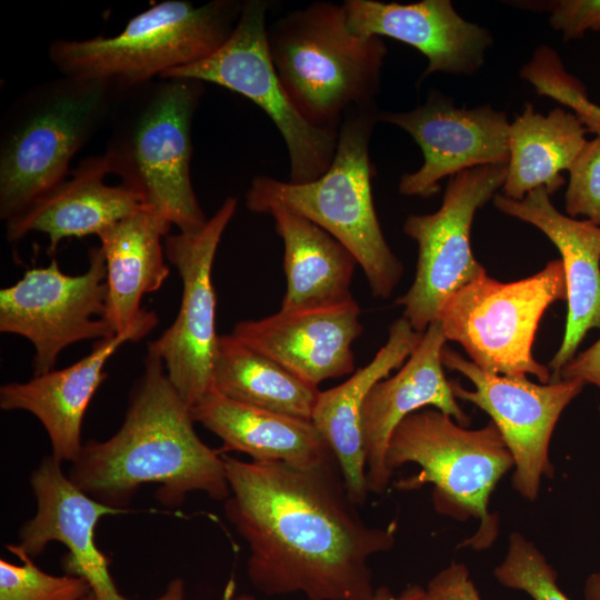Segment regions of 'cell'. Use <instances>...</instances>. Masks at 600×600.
<instances>
[{
    "label": "cell",
    "mask_w": 600,
    "mask_h": 600,
    "mask_svg": "<svg viewBox=\"0 0 600 600\" xmlns=\"http://www.w3.org/2000/svg\"><path fill=\"white\" fill-rule=\"evenodd\" d=\"M222 457L230 488L224 514L249 547L247 574L258 591L309 600L373 593L369 560L393 547L396 524L362 520L338 464L306 470Z\"/></svg>",
    "instance_id": "obj_1"
},
{
    "label": "cell",
    "mask_w": 600,
    "mask_h": 600,
    "mask_svg": "<svg viewBox=\"0 0 600 600\" xmlns=\"http://www.w3.org/2000/svg\"><path fill=\"white\" fill-rule=\"evenodd\" d=\"M193 424L162 361L147 353L123 423L109 439L86 442L68 477L116 509H128L147 483L158 484L156 498L168 508L181 506L191 492L224 501L230 488L223 457L200 439Z\"/></svg>",
    "instance_id": "obj_2"
},
{
    "label": "cell",
    "mask_w": 600,
    "mask_h": 600,
    "mask_svg": "<svg viewBox=\"0 0 600 600\" xmlns=\"http://www.w3.org/2000/svg\"><path fill=\"white\" fill-rule=\"evenodd\" d=\"M127 88L69 76L36 83L6 110L0 130V218L27 210L69 176L72 158L110 124Z\"/></svg>",
    "instance_id": "obj_3"
},
{
    "label": "cell",
    "mask_w": 600,
    "mask_h": 600,
    "mask_svg": "<svg viewBox=\"0 0 600 600\" xmlns=\"http://www.w3.org/2000/svg\"><path fill=\"white\" fill-rule=\"evenodd\" d=\"M203 93V82L182 78H157L128 89L110 121L103 152L111 173L147 209L184 233L201 230L209 220L190 173L192 121Z\"/></svg>",
    "instance_id": "obj_4"
},
{
    "label": "cell",
    "mask_w": 600,
    "mask_h": 600,
    "mask_svg": "<svg viewBox=\"0 0 600 600\" xmlns=\"http://www.w3.org/2000/svg\"><path fill=\"white\" fill-rule=\"evenodd\" d=\"M378 116L376 103L350 109L339 128L333 160L322 176L306 183L256 176L246 204L251 212L267 214L284 207L321 227L353 254L372 294L387 299L403 267L384 239L373 204L369 147Z\"/></svg>",
    "instance_id": "obj_5"
},
{
    "label": "cell",
    "mask_w": 600,
    "mask_h": 600,
    "mask_svg": "<svg viewBox=\"0 0 600 600\" xmlns=\"http://www.w3.org/2000/svg\"><path fill=\"white\" fill-rule=\"evenodd\" d=\"M268 47L288 98L313 127L339 131L350 109L376 103L387 47L353 33L342 4L288 12L268 29Z\"/></svg>",
    "instance_id": "obj_6"
},
{
    "label": "cell",
    "mask_w": 600,
    "mask_h": 600,
    "mask_svg": "<svg viewBox=\"0 0 600 600\" xmlns=\"http://www.w3.org/2000/svg\"><path fill=\"white\" fill-rule=\"evenodd\" d=\"M242 4L166 0L131 18L116 36L53 40L48 58L61 76L106 79L130 89L212 54L231 36Z\"/></svg>",
    "instance_id": "obj_7"
},
{
    "label": "cell",
    "mask_w": 600,
    "mask_h": 600,
    "mask_svg": "<svg viewBox=\"0 0 600 600\" xmlns=\"http://www.w3.org/2000/svg\"><path fill=\"white\" fill-rule=\"evenodd\" d=\"M416 463L420 471L396 483L399 490L433 486L434 509L460 521H480L477 532L461 546L483 550L496 540L498 518L489 511L497 483L513 467V458L497 426L467 429L436 408L406 417L394 429L386 454L391 473Z\"/></svg>",
    "instance_id": "obj_8"
},
{
    "label": "cell",
    "mask_w": 600,
    "mask_h": 600,
    "mask_svg": "<svg viewBox=\"0 0 600 600\" xmlns=\"http://www.w3.org/2000/svg\"><path fill=\"white\" fill-rule=\"evenodd\" d=\"M558 300H567L559 259L513 282L482 276L449 298L439 320L447 340L460 343L482 370L502 376L532 374L549 383L551 372L533 358L532 346L546 309Z\"/></svg>",
    "instance_id": "obj_9"
},
{
    "label": "cell",
    "mask_w": 600,
    "mask_h": 600,
    "mask_svg": "<svg viewBox=\"0 0 600 600\" xmlns=\"http://www.w3.org/2000/svg\"><path fill=\"white\" fill-rule=\"evenodd\" d=\"M270 2L246 0L228 40L207 58L159 78H182L224 87L250 99L273 121L289 154L290 181L306 183L330 167L339 131L310 124L288 98L271 61L266 24Z\"/></svg>",
    "instance_id": "obj_10"
},
{
    "label": "cell",
    "mask_w": 600,
    "mask_h": 600,
    "mask_svg": "<svg viewBox=\"0 0 600 600\" xmlns=\"http://www.w3.org/2000/svg\"><path fill=\"white\" fill-rule=\"evenodd\" d=\"M508 164L481 166L449 178L441 207L431 214H411L404 233L418 243L416 277L396 300L412 328L423 332L459 289L487 274L471 250L476 211L503 187Z\"/></svg>",
    "instance_id": "obj_11"
},
{
    "label": "cell",
    "mask_w": 600,
    "mask_h": 600,
    "mask_svg": "<svg viewBox=\"0 0 600 600\" xmlns=\"http://www.w3.org/2000/svg\"><path fill=\"white\" fill-rule=\"evenodd\" d=\"M89 268L78 276L49 266L33 268L0 290V331L27 338L34 347V376L53 370L63 349L117 334L106 320L107 268L100 247L90 248Z\"/></svg>",
    "instance_id": "obj_12"
},
{
    "label": "cell",
    "mask_w": 600,
    "mask_h": 600,
    "mask_svg": "<svg viewBox=\"0 0 600 600\" xmlns=\"http://www.w3.org/2000/svg\"><path fill=\"white\" fill-rule=\"evenodd\" d=\"M237 206V198L229 197L201 230L164 238V253L182 281L181 304L173 323L148 343V353L162 361L170 382L189 408L211 390L219 340L212 267Z\"/></svg>",
    "instance_id": "obj_13"
},
{
    "label": "cell",
    "mask_w": 600,
    "mask_h": 600,
    "mask_svg": "<svg viewBox=\"0 0 600 600\" xmlns=\"http://www.w3.org/2000/svg\"><path fill=\"white\" fill-rule=\"evenodd\" d=\"M442 363L472 382L474 390L452 382L454 397L476 404L491 417L513 458V488L523 498L534 500L542 477L553 476L549 459L553 429L584 382L560 379L537 384L526 376L491 373L447 346L442 350Z\"/></svg>",
    "instance_id": "obj_14"
},
{
    "label": "cell",
    "mask_w": 600,
    "mask_h": 600,
    "mask_svg": "<svg viewBox=\"0 0 600 600\" xmlns=\"http://www.w3.org/2000/svg\"><path fill=\"white\" fill-rule=\"evenodd\" d=\"M379 121L408 132L420 147L422 166L400 178L399 192L429 198L440 190V180L463 170L508 164L510 122L506 111L483 104L457 108L440 92L404 112H379Z\"/></svg>",
    "instance_id": "obj_15"
},
{
    "label": "cell",
    "mask_w": 600,
    "mask_h": 600,
    "mask_svg": "<svg viewBox=\"0 0 600 600\" xmlns=\"http://www.w3.org/2000/svg\"><path fill=\"white\" fill-rule=\"evenodd\" d=\"M37 501L34 516L19 530V543L37 557L51 542L68 549L64 559L69 574L83 578L96 600H129L118 590L109 570L110 560L96 543V527L106 516L127 513L100 503L78 488L52 456L41 460L30 477ZM184 582L173 579L153 600H184Z\"/></svg>",
    "instance_id": "obj_16"
},
{
    "label": "cell",
    "mask_w": 600,
    "mask_h": 600,
    "mask_svg": "<svg viewBox=\"0 0 600 600\" xmlns=\"http://www.w3.org/2000/svg\"><path fill=\"white\" fill-rule=\"evenodd\" d=\"M447 338L440 320L433 321L399 371L377 382L367 394L361 411L368 491L382 494L392 473L386 454L398 424L409 414L431 407L468 427L471 419L457 402L452 381L443 372L442 350Z\"/></svg>",
    "instance_id": "obj_17"
},
{
    "label": "cell",
    "mask_w": 600,
    "mask_h": 600,
    "mask_svg": "<svg viewBox=\"0 0 600 600\" xmlns=\"http://www.w3.org/2000/svg\"><path fill=\"white\" fill-rule=\"evenodd\" d=\"M361 309L351 298L314 309L279 310L238 322L231 334L303 381H322L354 371L352 343L362 333Z\"/></svg>",
    "instance_id": "obj_18"
},
{
    "label": "cell",
    "mask_w": 600,
    "mask_h": 600,
    "mask_svg": "<svg viewBox=\"0 0 600 600\" xmlns=\"http://www.w3.org/2000/svg\"><path fill=\"white\" fill-rule=\"evenodd\" d=\"M158 324L153 310H144L123 332L94 341L91 351L67 368L34 376L26 382L0 388V408L23 410L43 426L51 456L72 463L80 454L82 421L99 386L104 381L107 361L126 342L139 341Z\"/></svg>",
    "instance_id": "obj_19"
},
{
    "label": "cell",
    "mask_w": 600,
    "mask_h": 600,
    "mask_svg": "<svg viewBox=\"0 0 600 600\" xmlns=\"http://www.w3.org/2000/svg\"><path fill=\"white\" fill-rule=\"evenodd\" d=\"M349 29L359 36L389 37L428 58L419 83L434 72L473 74L492 44L490 32L463 19L449 0L414 3L346 0Z\"/></svg>",
    "instance_id": "obj_20"
},
{
    "label": "cell",
    "mask_w": 600,
    "mask_h": 600,
    "mask_svg": "<svg viewBox=\"0 0 600 600\" xmlns=\"http://www.w3.org/2000/svg\"><path fill=\"white\" fill-rule=\"evenodd\" d=\"M493 204L538 228L561 254L568 311L561 346L549 364L550 382L558 381L588 331L600 329V226L559 212L544 187L531 190L521 200L497 193Z\"/></svg>",
    "instance_id": "obj_21"
},
{
    "label": "cell",
    "mask_w": 600,
    "mask_h": 600,
    "mask_svg": "<svg viewBox=\"0 0 600 600\" xmlns=\"http://www.w3.org/2000/svg\"><path fill=\"white\" fill-rule=\"evenodd\" d=\"M104 153L83 159L70 176L27 210L6 221V237L18 241L30 232L48 237V254L53 256L67 238L97 234L142 209L141 197L122 183L109 186Z\"/></svg>",
    "instance_id": "obj_22"
},
{
    "label": "cell",
    "mask_w": 600,
    "mask_h": 600,
    "mask_svg": "<svg viewBox=\"0 0 600 600\" xmlns=\"http://www.w3.org/2000/svg\"><path fill=\"white\" fill-rule=\"evenodd\" d=\"M423 332L401 317L389 328L387 342L364 367L339 386L320 391L312 422L330 447L347 492L356 506L368 496L361 411L372 387L401 367L416 349Z\"/></svg>",
    "instance_id": "obj_23"
},
{
    "label": "cell",
    "mask_w": 600,
    "mask_h": 600,
    "mask_svg": "<svg viewBox=\"0 0 600 600\" xmlns=\"http://www.w3.org/2000/svg\"><path fill=\"white\" fill-rule=\"evenodd\" d=\"M190 412L194 422L222 441V454L236 451L254 461L282 462L306 470L338 464L312 420L253 408L213 389Z\"/></svg>",
    "instance_id": "obj_24"
},
{
    "label": "cell",
    "mask_w": 600,
    "mask_h": 600,
    "mask_svg": "<svg viewBox=\"0 0 600 600\" xmlns=\"http://www.w3.org/2000/svg\"><path fill=\"white\" fill-rule=\"evenodd\" d=\"M171 226L143 207L98 233L107 268L104 318L116 333L139 318L142 297L157 291L168 278L162 238Z\"/></svg>",
    "instance_id": "obj_25"
},
{
    "label": "cell",
    "mask_w": 600,
    "mask_h": 600,
    "mask_svg": "<svg viewBox=\"0 0 600 600\" xmlns=\"http://www.w3.org/2000/svg\"><path fill=\"white\" fill-rule=\"evenodd\" d=\"M276 231L283 241L287 279L281 310L334 306L352 297L358 264L353 254L318 224L284 207H274Z\"/></svg>",
    "instance_id": "obj_26"
},
{
    "label": "cell",
    "mask_w": 600,
    "mask_h": 600,
    "mask_svg": "<svg viewBox=\"0 0 600 600\" xmlns=\"http://www.w3.org/2000/svg\"><path fill=\"white\" fill-rule=\"evenodd\" d=\"M587 130L572 111L554 108L547 116L526 103L510 123L509 161L502 194L521 200L544 187L549 194L566 183L569 171L587 143Z\"/></svg>",
    "instance_id": "obj_27"
},
{
    "label": "cell",
    "mask_w": 600,
    "mask_h": 600,
    "mask_svg": "<svg viewBox=\"0 0 600 600\" xmlns=\"http://www.w3.org/2000/svg\"><path fill=\"white\" fill-rule=\"evenodd\" d=\"M211 389L233 401L304 420L312 419L321 391L231 333L219 336Z\"/></svg>",
    "instance_id": "obj_28"
},
{
    "label": "cell",
    "mask_w": 600,
    "mask_h": 600,
    "mask_svg": "<svg viewBox=\"0 0 600 600\" xmlns=\"http://www.w3.org/2000/svg\"><path fill=\"white\" fill-rule=\"evenodd\" d=\"M520 77L530 82L538 94L568 107L587 132L600 136V106L589 100L586 87L566 71L552 48L543 44L538 47L530 61L521 68Z\"/></svg>",
    "instance_id": "obj_29"
},
{
    "label": "cell",
    "mask_w": 600,
    "mask_h": 600,
    "mask_svg": "<svg viewBox=\"0 0 600 600\" xmlns=\"http://www.w3.org/2000/svg\"><path fill=\"white\" fill-rule=\"evenodd\" d=\"M6 547L21 564L0 560V600H82L91 593L83 578L47 573L17 543Z\"/></svg>",
    "instance_id": "obj_30"
},
{
    "label": "cell",
    "mask_w": 600,
    "mask_h": 600,
    "mask_svg": "<svg viewBox=\"0 0 600 600\" xmlns=\"http://www.w3.org/2000/svg\"><path fill=\"white\" fill-rule=\"evenodd\" d=\"M494 577L503 587L524 591L533 600H570L557 583V571L519 532L511 533L508 552L496 567Z\"/></svg>",
    "instance_id": "obj_31"
},
{
    "label": "cell",
    "mask_w": 600,
    "mask_h": 600,
    "mask_svg": "<svg viewBox=\"0 0 600 600\" xmlns=\"http://www.w3.org/2000/svg\"><path fill=\"white\" fill-rule=\"evenodd\" d=\"M564 208L600 226V136L587 141L569 170Z\"/></svg>",
    "instance_id": "obj_32"
},
{
    "label": "cell",
    "mask_w": 600,
    "mask_h": 600,
    "mask_svg": "<svg viewBox=\"0 0 600 600\" xmlns=\"http://www.w3.org/2000/svg\"><path fill=\"white\" fill-rule=\"evenodd\" d=\"M549 24L561 31L564 41L581 39L586 32H600V0H558L547 4Z\"/></svg>",
    "instance_id": "obj_33"
},
{
    "label": "cell",
    "mask_w": 600,
    "mask_h": 600,
    "mask_svg": "<svg viewBox=\"0 0 600 600\" xmlns=\"http://www.w3.org/2000/svg\"><path fill=\"white\" fill-rule=\"evenodd\" d=\"M420 600H481L468 568L451 562L427 584Z\"/></svg>",
    "instance_id": "obj_34"
},
{
    "label": "cell",
    "mask_w": 600,
    "mask_h": 600,
    "mask_svg": "<svg viewBox=\"0 0 600 600\" xmlns=\"http://www.w3.org/2000/svg\"><path fill=\"white\" fill-rule=\"evenodd\" d=\"M560 379H578L600 389V339L573 357L560 371Z\"/></svg>",
    "instance_id": "obj_35"
},
{
    "label": "cell",
    "mask_w": 600,
    "mask_h": 600,
    "mask_svg": "<svg viewBox=\"0 0 600 600\" xmlns=\"http://www.w3.org/2000/svg\"><path fill=\"white\" fill-rule=\"evenodd\" d=\"M424 588L418 584H411L403 589L399 594H394L388 587H379L367 598L359 600H420Z\"/></svg>",
    "instance_id": "obj_36"
},
{
    "label": "cell",
    "mask_w": 600,
    "mask_h": 600,
    "mask_svg": "<svg viewBox=\"0 0 600 600\" xmlns=\"http://www.w3.org/2000/svg\"><path fill=\"white\" fill-rule=\"evenodd\" d=\"M584 600H600V572L590 574L584 583Z\"/></svg>",
    "instance_id": "obj_37"
},
{
    "label": "cell",
    "mask_w": 600,
    "mask_h": 600,
    "mask_svg": "<svg viewBox=\"0 0 600 600\" xmlns=\"http://www.w3.org/2000/svg\"><path fill=\"white\" fill-rule=\"evenodd\" d=\"M219 600H257V599L253 598L250 594H247V593L237 594V593H234V592L227 589L223 597L221 599H219Z\"/></svg>",
    "instance_id": "obj_38"
},
{
    "label": "cell",
    "mask_w": 600,
    "mask_h": 600,
    "mask_svg": "<svg viewBox=\"0 0 600 600\" xmlns=\"http://www.w3.org/2000/svg\"><path fill=\"white\" fill-rule=\"evenodd\" d=\"M82 600H96V598L93 597L92 593H90L86 598H83Z\"/></svg>",
    "instance_id": "obj_39"
}]
</instances>
